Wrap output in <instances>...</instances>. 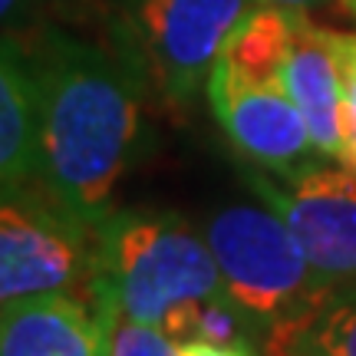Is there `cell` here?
<instances>
[{"label":"cell","instance_id":"cell-1","mask_svg":"<svg viewBox=\"0 0 356 356\" xmlns=\"http://www.w3.org/2000/svg\"><path fill=\"white\" fill-rule=\"evenodd\" d=\"M30 56L40 86V185L86 225L102 228L139 155L136 73L63 30H43Z\"/></svg>","mask_w":356,"mask_h":356},{"label":"cell","instance_id":"cell-2","mask_svg":"<svg viewBox=\"0 0 356 356\" xmlns=\"http://www.w3.org/2000/svg\"><path fill=\"white\" fill-rule=\"evenodd\" d=\"M89 293L122 317L162 327L175 307L225 293V284L208 241L185 218L115 208L99 228V264Z\"/></svg>","mask_w":356,"mask_h":356},{"label":"cell","instance_id":"cell-3","mask_svg":"<svg viewBox=\"0 0 356 356\" xmlns=\"http://www.w3.org/2000/svg\"><path fill=\"white\" fill-rule=\"evenodd\" d=\"M204 241L225 293L261 330H293L333 300V291L274 208L228 204L208 218Z\"/></svg>","mask_w":356,"mask_h":356},{"label":"cell","instance_id":"cell-4","mask_svg":"<svg viewBox=\"0 0 356 356\" xmlns=\"http://www.w3.org/2000/svg\"><path fill=\"white\" fill-rule=\"evenodd\" d=\"M30 185L0 191V307L89 287L99 264V228Z\"/></svg>","mask_w":356,"mask_h":356},{"label":"cell","instance_id":"cell-5","mask_svg":"<svg viewBox=\"0 0 356 356\" xmlns=\"http://www.w3.org/2000/svg\"><path fill=\"white\" fill-rule=\"evenodd\" d=\"M251 10L254 0H132L136 63L168 106L188 109Z\"/></svg>","mask_w":356,"mask_h":356},{"label":"cell","instance_id":"cell-6","mask_svg":"<svg viewBox=\"0 0 356 356\" xmlns=\"http://www.w3.org/2000/svg\"><path fill=\"white\" fill-rule=\"evenodd\" d=\"M280 178L277 185L254 172L251 188L287 221L333 297L356 291V172L314 162Z\"/></svg>","mask_w":356,"mask_h":356},{"label":"cell","instance_id":"cell-7","mask_svg":"<svg viewBox=\"0 0 356 356\" xmlns=\"http://www.w3.org/2000/svg\"><path fill=\"white\" fill-rule=\"evenodd\" d=\"M204 89L231 145L261 168L293 175L320 162V149L314 145L304 113L277 83L251 76L221 56Z\"/></svg>","mask_w":356,"mask_h":356},{"label":"cell","instance_id":"cell-8","mask_svg":"<svg viewBox=\"0 0 356 356\" xmlns=\"http://www.w3.org/2000/svg\"><path fill=\"white\" fill-rule=\"evenodd\" d=\"M109 314L89 291H50L0 307V356H109Z\"/></svg>","mask_w":356,"mask_h":356},{"label":"cell","instance_id":"cell-9","mask_svg":"<svg viewBox=\"0 0 356 356\" xmlns=\"http://www.w3.org/2000/svg\"><path fill=\"white\" fill-rule=\"evenodd\" d=\"M274 83L304 113L320 155L340 162V113H343L340 73L323 26H314L307 13L293 17L291 37L274 66Z\"/></svg>","mask_w":356,"mask_h":356},{"label":"cell","instance_id":"cell-10","mask_svg":"<svg viewBox=\"0 0 356 356\" xmlns=\"http://www.w3.org/2000/svg\"><path fill=\"white\" fill-rule=\"evenodd\" d=\"M40 181V86L30 50L0 40V191Z\"/></svg>","mask_w":356,"mask_h":356},{"label":"cell","instance_id":"cell-11","mask_svg":"<svg viewBox=\"0 0 356 356\" xmlns=\"http://www.w3.org/2000/svg\"><path fill=\"white\" fill-rule=\"evenodd\" d=\"M267 356H356V291L337 293L293 330L270 333Z\"/></svg>","mask_w":356,"mask_h":356},{"label":"cell","instance_id":"cell-12","mask_svg":"<svg viewBox=\"0 0 356 356\" xmlns=\"http://www.w3.org/2000/svg\"><path fill=\"white\" fill-rule=\"evenodd\" d=\"M92 300H96V297H92ZM96 304L109 314V333H113L109 356H181L178 353V343L162 327L122 317V314H119L113 304H106V300H96Z\"/></svg>","mask_w":356,"mask_h":356},{"label":"cell","instance_id":"cell-13","mask_svg":"<svg viewBox=\"0 0 356 356\" xmlns=\"http://www.w3.org/2000/svg\"><path fill=\"white\" fill-rule=\"evenodd\" d=\"M330 53L337 60V73H340V89H343V113L356 119V33H340V30H323Z\"/></svg>","mask_w":356,"mask_h":356},{"label":"cell","instance_id":"cell-14","mask_svg":"<svg viewBox=\"0 0 356 356\" xmlns=\"http://www.w3.org/2000/svg\"><path fill=\"white\" fill-rule=\"evenodd\" d=\"M43 0H0V26H24L37 17Z\"/></svg>","mask_w":356,"mask_h":356},{"label":"cell","instance_id":"cell-15","mask_svg":"<svg viewBox=\"0 0 356 356\" xmlns=\"http://www.w3.org/2000/svg\"><path fill=\"white\" fill-rule=\"evenodd\" d=\"M181 356H254L251 346H221V343H208V340H185L178 343Z\"/></svg>","mask_w":356,"mask_h":356},{"label":"cell","instance_id":"cell-16","mask_svg":"<svg viewBox=\"0 0 356 356\" xmlns=\"http://www.w3.org/2000/svg\"><path fill=\"white\" fill-rule=\"evenodd\" d=\"M340 165L356 172V119L340 115Z\"/></svg>","mask_w":356,"mask_h":356},{"label":"cell","instance_id":"cell-17","mask_svg":"<svg viewBox=\"0 0 356 356\" xmlns=\"http://www.w3.org/2000/svg\"><path fill=\"white\" fill-rule=\"evenodd\" d=\"M257 3H274V7H287V10L307 13L310 7H317V3H323V0H257Z\"/></svg>","mask_w":356,"mask_h":356},{"label":"cell","instance_id":"cell-18","mask_svg":"<svg viewBox=\"0 0 356 356\" xmlns=\"http://www.w3.org/2000/svg\"><path fill=\"white\" fill-rule=\"evenodd\" d=\"M343 7H346V10H350V13H353V17H356V0H343Z\"/></svg>","mask_w":356,"mask_h":356}]
</instances>
